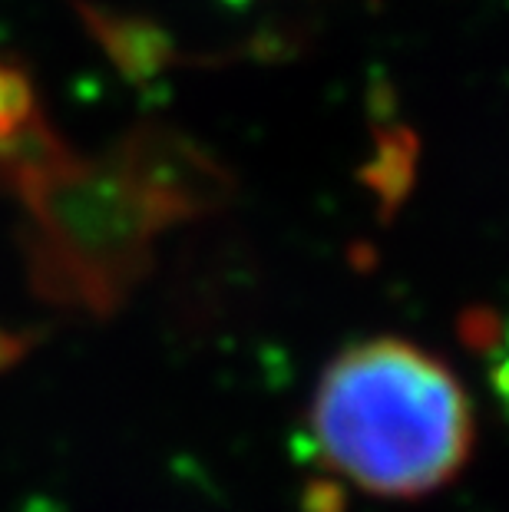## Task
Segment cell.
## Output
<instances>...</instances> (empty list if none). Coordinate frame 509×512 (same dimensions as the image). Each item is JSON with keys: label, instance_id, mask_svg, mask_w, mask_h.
Masks as SVG:
<instances>
[{"label": "cell", "instance_id": "cell-1", "mask_svg": "<svg viewBox=\"0 0 509 512\" xmlns=\"http://www.w3.org/2000/svg\"><path fill=\"white\" fill-rule=\"evenodd\" d=\"M321 460L371 496L417 499L470 460L473 403L460 377L404 337H367L334 357L311 400Z\"/></svg>", "mask_w": 509, "mask_h": 512}, {"label": "cell", "instance_id": "cell-2", "mask_svg": "<svg viewBox=\"0 0 509 512\" xmlns=\"http://www.w3.org/2000/svg\"><path fill=\"white\" fill-rule=\"evenodd\" d=\"M40 136L37 103L27 80L0 63V172Z\"/></svg>", "mask_w": 509, "mask_h": 512}]
</instances>
